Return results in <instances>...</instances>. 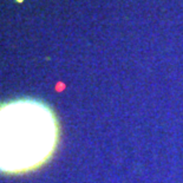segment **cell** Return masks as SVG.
I'll return each instance as SVG.
<instances>
[{"label": "cell", "mask_w": 183, "mask_h": 183, "mask_svg": "<svg viewBox=\"0 0 183 183\" xmlns=\"http://www.w3.org/2000/svg\"><path fill=\"white\" fill-rule=\"evenodd\" d=\"M58 142V119L44 102L22 98L0 107V172L17 175L43 167Z\"/></svg>", "instance_id": "6da1fadb"}, {"label": "cell", "mask_w": 183, "mask_h": 183, "mask_svg": "<svg viewBox=\"0 0 183 183\" xmlns=\"http://www.w3.org/2000/svg\"><path fill=\"white\" fill-rule=\"evenodd\" d=\"M15 1H17V2H22L24 0H15Z\"/></svg>", "instance_id": "7a4b0ae2"}]
</instances>
